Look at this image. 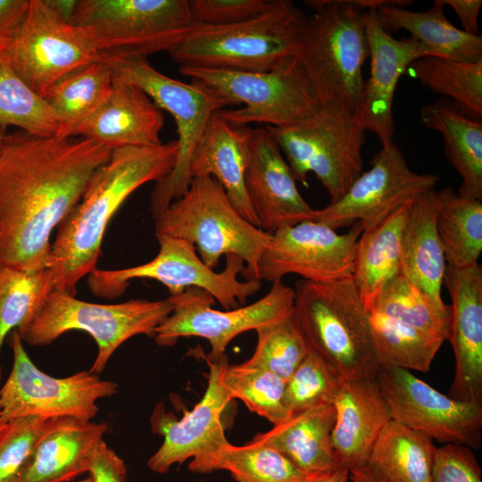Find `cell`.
I'll return each instance as SVG.
<instances>
[{
  "label": "cell",
  "mask_w": 482,
  "mask_h": 482,
  "mask_svg": "<svg viewBox=\"0 0 482 482\" xmlns=\"http://www.w3.org/2000/svg\"><path fill=\"white\" fill-rule=\"evenodd\" d=\"M255 331L258 336L255 350L245 362L271 370L287 381L311 349L294 311Z\"/></svg>",
  "instance_id": "b9f144b4"
},
{
  "label": "cell",
  "mask_w": 482,
  "mask_h": 482,
  "mask_svg": "<svg viewBox=\"0 0 482 482\" xmlns=\"http://www.w3.org/2000/svg\"><path fill=\"white\" fill-rule=\"evenodd\" d=\"M362 232L360 222L344 234L315 220L279 229L261 256L259 278L274 283L295 274L321 283L351 278Z\"/></svg>",
  "instance_id": "e0dca14e"
},
{
  "label": "cell",
  "mask_w": 482,
  "mask_h": 482,
  "mask_svg": "<svg viewBox=\"0 0 482 482\" xmlns=\"http://www.w3.org/2000/svg\"><path fill=\"white\" fill-rule=\"evenodd\" d=\"M411 0H389L377 8L378 21L391 34L401 29L421 46L424 56H435L465 62H482V36L471 35L450 22L442 0H435L423 12L405 9Z\"/></svg>",
  "instance_id": "4316f807"
},
{
  "label": "cell",
  "mask_w": 482,
  "mask_h": 482,
  "mask_svg": "<svg viewBox=\"0 0 482 482\" xmlns=\"http://www.w3.org/2000/svg\"><path fill=\"white\" fill-rule=\"evenodd\" d=\"M436 214L435 188L412 200L402 237L400 275L442 303L446 262L437 232Z\"/></svg>",
  "instance_id": "f1b7e54d"
},
{
  "label": "cell",
  "mask_w": 482,
  "mask_h": 482,
  "mask_svg": "<svg viewBox=\"0 0 482 482\" xmlns=\"http://www.w3.org/2000/svg\"><path fill=\"white\" fill-rule=\"evenodd\" d=\"M420 120L438 131L445 154L461 179L458 195L482 200V123L440 97L420 109Z\"/></svg>",
  "instance_id": "f546056e"
},
{
  "label": "cell",
  "mask_w": 482,
  "mask_h": 482,
  "mask_svg": "<svg viewBox=\"0 0 482 482\" xmlns=\"http://www.w3.org/2000/svg\"><path fill=\"white\" fill-rule=\"evenodd\" d=\"M177 154L176 140L111 151L80 201L57 228L51 246L54 291L76 295L79 279L97 269L103 238L114 213L138 187L166 177L175 165Z\"/></svg>",
  "instance_id": "7a4b0ae2"
},
{
  "label": "cell",
  "mask_w": 482,
  "mask_h": 482,
  "mask_svg": "<svg viewBox=\"0 0 482 482\" xmlns=\"http://www.w3.org/2000/svg\"><path fill=\"white\" fill-rule=\"evenodd\" d=\"M44 2L62 21L72 24L78 0H44Z\"/></svg>",
  "instance_id": "f907efd6"
},
{
  "label": "cell",
  "mask_w": 482,
  "mask_h": 482,
  "mask_svg": "<svg viewBox=\"0 0 482 482\" xmlns=\"http://www.w3.org/2000/svg\"><path fill=\"white\" fill-rule=\"evenodd\" d=\"M249 129L232 126L215 112L192 153L189 174L215 179L239 214L258 227L245 186Z\"/></svg>",
  "instance_id": "d4e9b609"
},
{
  "label": "cell",
  "mask_w": 482,
  "mask_h": 482,
  "mask_svg": "<svg viewBox=\"0 0 482 482\" xmlns=\"http://www.w3.org/2000/svg\"><path fill=\"white\" fill-rule=\"evenodd\" d=\"M188 469L201 474L227 470L236 482H308L314 478L298 470L278 451L252 440L244 445L228 441L193 459Z\"/></svg>",
  "instance_id": "836d02e7"
},
{
  "label": "cell",
  "mask_w": 482,
  "mask_h": 482,
  "mask_svg": "<svg viewBox=\"0 0 482 482\" xmlns=\"http://www.w3.org/2000/svg\"><path fill=\"white\" fill-rule=\"evenodd\" d=\"M273 0H189L196 25H230L256 17L271 5Z\"/></svg>",
  "instance_id": "f6af8a7d"
},
{
  "label": "cell",
  "mask_w": 482,
  "mask_h": 482,
  "mask_svg": "<svg viewBox=\"0 0 482 482\" xmlns=\"http://www.w3.org/2000/svg\"><path fill=\"white\" fill-rule=\"evenodd\" d=\"M295 296V289L280 280L272 283L258 301L223 312L212 308L214 299L207 292L188 288L180 295L172 313L156 328L154 337L160 346H172L180 337L205 338L211 345L206 360L217 362L237 336L291 314Z\"/></svg>",
  "instance_id": "9a60e30c"
},
{
  "label": "cell",
  "mask_w": 482,
  "mask_h": 482,
  "mask_svg": "<svg viewBox=\"0 0 482 482\" xmlns=\"http://www.w3.org/2000/svg\"><path fill=\"white\" fill-rule=\"evenodd\" d=\"M366 30L370 70L353 116L384 146L394 142L393 103L399 79L413 61L424 57V52L411 37L397 39L386 32L378 21L377 7L367 10Z\"/></svg>",
  "instance_id": "44dd1931"
},
{
  "label": "cell",
  "mask_w": 482,
  "mask_h": 482,
  "mask_svg": "<svg viewBox=\"0 0 482 482\" xmlns=\"http://www.w3.org/2000/svg\"><path fill=\"white\" fill-rule=\"evenodd\" d=\"M308 482H351L349 470L345 467H340L331 472L314 477Z\"/></svg>",
  "instance_id": "816d5d0a"
},
{
  "label": "cell",
  "mask_w": 482,
  "mask_h": 482,
  "mask_svg": "<svg viewBox=\"0 0 482 482\" xmlns=\"http://www.w3.org/2000/svg\"><path fill=\"white\" fill-rule=\"evenodd\" d=\"M445 6L451 7L459 17L463 30L471 35H479L478 15L481 0H442Z\"/></svg>",
  "instance_id": "681fc988"
},
{
  "label": "cell",
  "mask_w": 482,
  "mask_h": 482,
  "mask_svg": "<svg viewBox=\"0 0 482 482\" xmlns=\"http://www.w3.org/2000/svg\"><path fill=\"white\" fill-rule=\"evenodd\" d=\"M439 177L414 172L402 150L392 142L384 145L345 195L322 209L315 210L313 220L333 229L360 222L371 227L402 204L435 188Z\"/></svg>",
  "instance_id": "ac0fdd59"
},
{
  "label": "cell",
  "mask_w": 482,
  "mask_h": 482,
  "mask_svg": "<svg viewBox=\"0 0 482 482\" xmlns=\"http://www.w3.org/2000/svg\"><path fill=\"white\" fill-rule=\"evenodd\" d=\"M294 289V315L310 347L345 380L377 378L370 312L353 278L299 279Z\"/></svg>",
  "instance_id": "5b68a950"
},
{
  "label": "cell",
  "mask_w": 482,
  "mask_h": 482,
  "mask_svg": "<svg viewBox=\"0 0 482 482\" xmlns=\"http://www.w3.org/2000/svg\"><path fill=\"white\" fill-rule=\"evenodd\" d=\"M265 128L296 181L306 185L308 174L314 173L329 195L330 203L341 198L363 172L362 148L366 131L352 114L320 108L301 124Z\"/></svg>",
  "instance_id": "7c38bea8"
},
{
  "label": "cell",
  "mask_w": 482,
  "mask_h": 482,
  "mask_svg": "<svg viewBox=\"0 0 482 482\" xmlns=\"http://www.w3.org/2000/svg\"><path fill=\"white\" fill-rule=\"evenodd\" d=\"M333 405L331 441L340 465L349 470L365 467L373 444L392 420L377 378L344 379Z\"/></svg>",
  "instance_id": "cb8c5ba5"
},
{
  "label": "cell",
  "mask_w": 482,
  "mask_h": 482,
  "mask_svg": "<svg viewBox=\"0 0 482 482\" xmlns=\"http://www.w3.org/2000/svg\"><path fill=\"white\" fill-rule=\"evenodd\" d=\"M312 9L296 58L322 109L354 115L370 55L367 10L360 0H308Z\"/></svg>",
  "instance_id": "3957f363"
},
{
  "label": "cell",
  "mask_w": 482,
  "mask_h": 482,
  "mask_svg": "<svg viewBox=\"0 0 482 482\" xmlns=\"http://www.w3.org/2000/svg\"><path fill=\"white\" fill-rule=\"evenodd\" d=\"M6 126L37 137L58 132L55 116L44 98L22 80L0 52V127Z\"/></svg>",
  "instance_id": "f35d334b"
},
{
  "label": "cell",
  "mask_w": 482,
  "mask_h": 482,
  "mask_svg": "<svg viewBox=\"0 0 482 482\" xmlns=\"http://www.w3.org/2000/svg\"><path fill=\"white\" fill-rule=\"evenodd\" d=\"M431 482H482L481 468L473 450L450 444L437 447Z\"/></svg>",
  "instance_id": "bcb514c9"
},
{
  "label": "cell",
  "mask_w": 482,
  "mask_h": 482,
  "mask_svg": "<svg viewBox=\"0 0 482 482\" xmlns=\"http://www.w3.org/2000/svg\"><path fill=\"white\" fill-rule=\"evenodd\" d=\"M412 200L362 229L358 239L352 278L368 311L383 287L400 275L402 237Z\"/></svg>",
  "instance_id": "4dcf8cb0"
},
{
  "label": "cell",
  "mask_w": 482,
  "mask_h": 482,
  "mask_svg": "<svg viewBox=\"0 0 482 482\" xmlns=\"http://www.w3.org/2000/svg\"><path fill=\"white\" fill-rule=\"evenodd\" d=\"M411 78L447 98L470 116L482 118V62H465L424 56L407 69Z\"/></svg>",
  "instance_id": "8d00e7d4"
},
{
  "label": "cell",
  "mask_w": 482,
  "mask_h": 482,
  "mask_svg": "<svg viewBox=\"0 0 482 482\" xmlns=\"http://www.w3.org/2000/svg\"><path fill=\"white\" fill-rule=\"evenodd\" d=\"M436 228L446 265L463 269L478 263L482 251V202L451 187L436 191Z\"/></svg>",
  "instance_id": "e575fe53"
},
{
  "label": "cell",
  "mask_w": 482,
  "mask_h": 482,
  "mask_svg": "<svg viewBox=\"0 0 482 482\" xmlns=\"http://www.w3.org/2000/svg\"><path fill=\"white\" fill-rule=\"evenodd\" d=\"M307 15L290 0H273L241 22L195 25L168 52L179 67L264 72L296 57Z\"/></svg>",
  "instance_id": "277c9868"
},
{
  "label": "cell",
  "mask_w": 482,
  "mask_h": 482,
  "mask_svg": "<svg viewBox=\"0 0 482 482\" xmlns=\"http://www.w3.org/2000/svg\"><path fill=\"white\" fill-rule=\"evenodd\" d=\"M112 71L100 60L79 67L54 82L44 100L55 116L56 137H71L110 95Z\"/></svg>",
  "instance_id": "d6a6232c"
},
{
  "label": "cell",
  "mask_w": 482,
  "mask_h": 482,
  "mask_svg": "<svg viewBox=\"0 0 482 482\" xmlns=\"http://www.w3.org/2000/svg\"><path fill=\"white\" fill-rule=\"evenodd\" d=\"M335 418L333 403L319 405L292 414L252 441L273 448L303 473L318 477L342 467L331 441Z\"/></svg>",
  "instance_id": "83f0119b"
},
{
  "label": "cell",
  "mask_w": 482,
  "mask_h": 482,
  "mask_svg": "<svg viewBox=\"0 0 482 482\" xmlns=\"http://www.w3.org/2000/svg\"><path fill=\"white\" fill-rule=\"evenodd\" d=\"M111 149L82 137L6 135L0 152V266H51V235Z\"/></svg>",
  "instance_id": "6da1fadb"
},
{
  "label": "cell",
  "mask_w": 482,
  "mask_h": 482,
  "mask_svg": "<svg viewBox=\"0 0 482 482\" xmlns=\"http://www.w3.org/2000/svg\"><path fill=\"white\" fill-rule=\"evenodd\" d=\"M369 312L439 335L445 340L450 337L451 305L437 303L402 275L383 287Z\"/></svg>",
  "instance_id": "74e56055"
},
{
  "label": "cell",
  "mask_w": 482,
  "mask_h": 482,
  "mask_svg": "<svg viewBox=\"0 0 482 482\" xmlns=\"http://www.w3.org/2000/svg\"><path fill=\"white\" fill-rule=\"evenodd\" d=\"M155 236L186 240L214 270L223 255L241 258L246 280H260L259 263L271 234L244 219L211 176L193 178L187 192L155 220Z\"/></svg>",
  "instance_id": "8992f818"
},
{
  "label": "cell",
  "mask_w": 482,
  "mask_h": 482,
  "mask_svg": "<svg viewBox=\"0 0 482 482\" xmlns=\"http://www.w3.org/2000/svg\"><path fill=\"white\" fill-rule=\"evenodd\" d=\"M436 448L428 436L391 420L365 467L383 482H431Z\"/></svg>",
  "instance_id": "1f68e13d"
},
{
  "label": "cell",
  "mask_w": 482,
  "mask_h": 482,
  "mask_svg": "<svg viewBox=\"0 0 482 482\" xmlns=\"http://www.w3.org/2000/svg\"><path fill=\"white\" fill-rule=\"evenodd\" d=\"M377 380L392 420L443 445L480 447L482 403L453 399L407 370L381 368Z\"/></svg>",
  "instance_id": "2e32d148"
},
{
  "label": "cell",
  "mask_w": 482,
  "mask_h": 482,
  "mask_svg": "<svg viewBox=\"0 0 482 482\" xmlns=\"http://www.w3.org/2000/svg\"><path fill=\"white\" fill-rule=\"evenodd\" d=\"M443 285L451 295V329L455 370L448 396L482 403V269L479 263L446 265Z\"/></svg>",
  "instance_id": "7402d4cb"
},
{
  "label": "cell",
  "mask_w": 482,
  "mask_h": 482,
  "mask_svg": "<svg viewBox=\"0 0 482 482\" xmlns=\"http://www.w3.org/2000/svg\"><path fill=\"white\" fill-rule=\"evenodd\" d=\"M351 482H383L366 467L349 470Z\"/></svg>",
  "instance_id": "f5cc1de1"
},
{
  "label": "cell",
  "mask_w": 482,
  "mask_h": 482,
  "mask_svg": "<svg viewBox=\"0 0 482 482\" xmlns=\"http://www.w3.org/2000/svg\"><path fill=\"white\" fill-rule=\"evenodd\" d=\"M5 424L6 423L4 422V420H2L1 415H0V433L3 430V428H4Z\"/></svg>",
  "instance_id": "11a10c76"
},
{
  "label": "cell",
  "mask_w": 482,
  "mask_h": 482,
  "mask_svg": "<svg viewBox=\"0 0 482 482\" xmlns=\"http://www.w3.org/2000/svg\"><path fill=\"white\" fill-rule=\"evenodd\" d=\"M179 72L238 109L217 113L230 125L288 128L312 118L321 108L296 57L274 70L255 72L179 67Z\"/></svg>",
  "instance_id": "ba28073f"
},
{
  "label": "cell",
  "mask_w": 482,
  "mask_h": 482,
  "mask_svg": "<svg viewBox=\"0 0 482 482\" xmlns=\"http://www.w3.org/2000/svg\"><path fill=\"white\" fill-rule=\"evenodd\" d=\"M79 482H93L92 478H90V476L79 480Z\"/></svg>",
  "instance_id": "9f6ffc18"
},
{
  "label": "cell",
  "mask_w": 482,
  "mask_h": 482,
  "mask_svg": "<svg viewBox=\"0 0 482 482\" xmlns=\"http://www.w3.org/2000/svg\"><path fill=\"white\" fill-rule=\"evenodd\" d=\"M286 382L271 370L245 362L229 364L223 376L224 386L232 400L240 399L251 411L273 425L291 416L285 403Z\"/></svg>",
  "instance_id": "60d3db41"
},
{
  "label": "cell",
  "mask_w": 482,
  "mask_h": 482,
  "mask_svg": "<svg viewBox=\"0 0 482 482\" xmlns=\"http://www.w3.org/2000/svg\"><path fill=\"white\" fill-rule=\"evenodd\" d=\"M49 421L29 416L5 424L0 433V482H20Z\"/></svg>",
  "instance_id": "ee69618b"
},
{
  "label": "cell",
  "mask_w": 482,
  "mask_h": 482,
  "mask_svg": "<svg viewBox=\"0 0 482 482\" xmlns=\"http://www.w3.org/2000/svg\"><path fill=\"white\" fill-rule=\"evenodd\" d=\"M72 24L100 54L146 58L169 52L196 25L189 0H78Z\"/></svg>",
  "instance_id": "30bf717a"
},
{
  "label": "cell",
  "mask_w": 482,
  "mask_h": 482,
  "mask_svg": "<svg viewBox=\"0 0 482 482\" xmlns=\"http://www.w3.org/2000/svg\"><path fill=\"white\" fill-rule=\"evenodd\" d=\"M101 59L113 77L137 86L175 120L176 162L172 170L156 182L151 195L150 211L156 219L188 189L193 179L189 174L192 153L212 116L229 104L195 82L185 83L162 74L146 57L101 54Z\"/></svg>",
  "instance_id": "9c48e42d"
},
{
  "label": "cell",
  "mask_w": 482,
  "mask_h": 482,
  "mask_svg": "<svg viewBox=\"0 0 482 482\" xmlns=\"http://www.w3.org/2000/svg\"><path fill=\"white\" fill-rule=\"evenodd\" d=\"M163 123L162 110L141 88L113 77L110 95L75 137L91 139L111 150L158 145Z\"/></svg>",
  "instance_id": "603a6c76"
},
{
  "label": "cell",
  "mask_w": 482,
  "mask_h": 482,
  "mask_svg": "<svg viewBox=\"0 0 482 482\" xmlns=\"http://www.w3.org/2000/svg\"><path fill=\"white\" fill-rule=\"evenodd\" d=\"M245 186L258 227L265 232L314 219L315 209L303 198L289 164L265 127L249 129Z\"/></svg>",
  "instance_id": "ffe728a7"
},
{
  "label": "cell",
  "mask_w": 482,
  "mask_h": 482,
  "mask_svg": "<svg viewBox=\"0 0 482 482\" xmlns=\"http://www.w3.org/2000/svg\"><path fill=\"white\" fill-rule=\"evenodd\" d=\"M180 299H134L115 304L79 300L64 291H53L41 307L15 330L21 341L34 346L51 344L71 330L89 334L97 354L89 371L100 374L114 352L137 335L154 337L156 328L172 313Z\"/></svg>",
  "instance_id": "52a82bcc"
},
{
  "label": "cell",
  "mask_w": 482,
  "mask_h": 482,
  "mask_svg": "<svg viewBox=\"0 0 482 482\" xmlns=\"http://www.w3.org/2000/svg\"><path fill=\"white\" fill-rule=\"evenodd\" d=\"M4 54L41 97L67 73L101 58L87 32L62 21L44 0H29L26 15Z\"/></svg>",
  "instance_id": "5bb4252c"
},
{
  "label": "cell",
  "mask_w": 482,
  "mask_h": 482,
  "mask_svg": "<svg viewBox=\"0 0 482 482\" xmlns=\"http://www.w3.org/2000/svg\"><path fill=\"white\" fill-rule=\"evenodd\" d=\"M88 476L93 482H126L127 466L104 439L92 448L88 460Z\"/></svg>",
  "instance_id": "7dc6e473"
},
{
  "label": "cell",
  "mask_w": 482,
  "mask_h": 482,
  "mask_svg": "<svg viewBox=\"0 0 482 482\" xmlns=\"http://www.w3.org/2000/svg\"><path fill=\"white\" fill-rule=\"evenodd\" d=\"M108 428L105 422L51 418L20 482H71L87 472L90 452Z\"/></svg>",
  "instance_id": "484cf974"
},
{
  "label": "cell",
  "mask_w": 482,
  "mask_h": 482,
  "mask_svg": "<svg viewBox=\"0 0 482 482\" xmlns=\"http://www.w3.org/2000/svg\"><path fill=\"white\" fill-rule=\"evenodd\" d=\"M53 291L50 268L28 271L0 266V351L6 336L30 319Z\"/></svg>",
  "instance_id": "ab89813d"
},
{
  "label": "cell",
  "mask_w": 482,
  "mask_h": 482,
  "mask_svg": "<svg viewBox=\"0 0 482 482\" xmlns=\"http://www.w3.org/2000/svg\"><path fill=\"white\" fill-rule=\"evenodd\" d=\"M29 0H0V52L13 39L28 11Z\"/></svg>",
  "instance_id": "c3c4849f"
},
{
  "label": "cell",
  "mask_w": 482,
  "mask_h": 482,
  "mask_svg": "<svg viewBox=\"0 0 482 482\" xmlns=\"http://www.w3.org/2000/svg\"><path fill=\"white\" fill-rule=\"evenodd\" d=\"M23 344L17 331H12V367L0 388L4 422L29 416L90 421L98 412L96 402L117 393L116 382L103 380L89 370L65 378L44 373L30 360Z\"/></svg>",
  "instance_id": "4fadbf2b"
},
{
  "label": "cell",
  "mask_w": 482,
  "mask_h": 482,
  "mask_svg": "<svg viewBox=\"0 0 482 482\" xmlns=\"http://www.w3.org/2000/svg\"><path fill=\"white\" fill-rule=\"evenodd\" d=\"M207 363L210 371L206 390L191 411L178 419L162 403L154 407L151 429L163 436V442L147 461L153 472L164 474L172 465L205 455L228 442L222 422V414L232 401L223 384L228 356Z\"/></svg>",
  "instance_id": "d6986e66"
},
{
  "label": "cell",
  "mask_w": 482,
  "mask_h": 482,
  "mask_svg": "<svg viewBox=\"0 0 482 482\" xmlns=\"http://www.w3.org/2000/svg\"><path fill=\"white\" fill-rule=\"evenodd\" d=\"M5 137H6V135H5L3 128L0 127V152L2 150Z\"/></svg>",
  "instance_id": "db71d44e"
},
{
  "label": "cell",
  "mask_w": 482,
  "mask_h": 482,
  "mask_svg": "<svg viewBox=\"0 0 482 482\" xmlns=\"http://www.w3.org/2000/svg\"><path fill=\"white\" fill-rule=\"evenodd\" d=\"M344 378L312 348L286 382L285 403L291 415L333 403Z\"/></svg>",
  "instance_id": "7bdbcfd3"
},
{
  "label": "cell",
  "mask_w": 482,
  "mask_h": 482,
  "mask_svg": "<svg viewBox=\"0 0 482 482\" xmlns=\"http://www.w3.org/2000/svg\"><path fill=\"white\" fill-rule=\"evenodd\" d=\"M156 237L160 249L153 260L120 270L96 269L88 274L91 292L112 299L123 294L131 280L151 278L164 285L170 295L198 288L211 295L225 310H231L245 305L262 287L261 280L238 279L237 275H243L245 266L237 255H226L225 268L216 272L202 262L193 244L170 237Z\"/></svg>",
  "instance_id": "8fae6325"
},
{
  "label": "cell",
  "mask_w": 482,
  "mask_h": 482,
  "mask_svg": "<svg viewBox=\"0 0 482 482\" xmlns=\"http://www.w3.org/2000/svg\"><path fill=\"white\" fill-rule=\"evenodd\" d=\"M376 360L379 369L427 372L445 337L370 312Z\"/></svg>",
  "instance_id": "d590c367"
}]
</instances>
